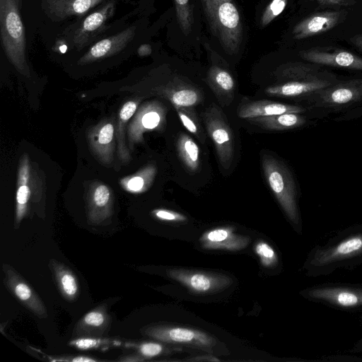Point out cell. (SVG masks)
<instances>
[{
  "mask_svg": "<svg viewBox=\"0 0 362 362\" xmlns=\"http://www.w3.org/2000/svg\"><path fill=\"white\" fill-rule=\"evenodd\" d=\"M213 33L225 51L238 52L243 41V25L233 0H201Z\"/></svg>",
  "mask_w": 362,
  "mask_h": 362,
  "instance_id": "4",
  "label": "cell"
},
{
  "mask_svg": "<svg viewBox=\"0 0 362 362\" xmlns=\"http://www.w3.org/2000/svg\"><path fill=\"white\" fill-rule=\"evenodd\" d=\"M115 8V1H110L83 21L74 31L72 37L73 44L77 49L83 48L102 32L107 21L113 15Z\"/></svg>",
  "mask_w": 362,
  "mask_h": 362,
  "instance_id": "14",
  "label": "cell"
},
{
  "mask_svg": "<svg viewBox=\"0 0 362 362\" xmlns=\"http://www.w3.org/2000/svg\"><path fill=\"white\" fill-rule=\"evenodd\" d=\"M359 322H360L361 325L362 326V315H361L359 317Z\"/></svg>",
  "mask_w": 362,
  "mask_h": 362,
  "instance_id": "46",
  "label": "cell"
},
{
  "mask_svg": "<svg viewBox=\"0 0 362 362\" xmlns=\"http://www.w3.org/2000/svg\"><path fill=\"white\" fill-rule=\"evenodd\" d=\"M136 28L129 27L122 31L95 42L78 60L79 64H86L108 57L122 51L132 40Z\"/></svg>",
  "mask_w": 362,
  "mask_h": 362,
  "instance_id": "16",
  "label": "cell"
},
{
  "mask_svg": "<svg viewBox=\"0 0 362 362\" xmlns=\"http://www.w3.org/2000/svg\"><path fill=\"white\" fill-rule=\"evenodd\" d=\"M362 117V105L354 107L346 112L341 113L339 117L334 119L335 121H349Z\"/></svg>",
  "mask_w": 362,
  "mask_h": 362,
  "instance_id": "39",
  "label": "cell"
},
{
  "mask_svg": "<svg viewBox=\"0 0 362 362\" xmlns=\"http://www.w3.org/2000/svg\"><path fill=\"white\" fill-rule=\"evenodd\" d=\"M151 47L150 45L144 44L138 49V54L141 57L148 56L151 53Z\"/></svg>",
  "mask_w": 362,
  "mask_h": 362,
  "instance_id": "43",
  "label": "cell"
},
{
  "mask_svg": "<svg viewBox=\"0 0 362 362\" xmlns=\"http://www.w3.org/2000/svg\"><path fill=\"white\" fill-rule=\"evenodd\" d=\"M325 361H362V358L350 356H329L325 358Z\"/></svg>",
  "mask_w": 362,
  "mask_h": 362,
  "instance_id": "41",
  "label": "cell"
},
{
  "mask_svg": "<svg viewBox=\"0 0 362 362\" xmlns=\"http://www.w3.org/2000/svg\"><path fill=\"white\" fill-rule=\"evenodd\" d=\"M177 151L181 161L189 172H196L200 165V149L197 143L189 135L181 133L177 143Z\"/></svg>",
  "mask_w": 362,
  "mask_h": 362,
  "instance_id": "27",
  "label": "cell"
},
{
  "mask_svg": "<svg viewBox=\"0 0 362 362\" xmlns=\"http://www.w3.org/2000/svg\"><path fill=\"white\" fill-rule=\"evenodd\" d=\"M165 114L164 107L159 103L153 102L144 106L129 126V139L139 141L146 131L161 127L165 121Z\"/></svg>",
  "mask_w": 362,
  "mask_h": 362,
  "instance_id": "18",
  "label": "cell"
},
{
  "mask_svg": "<svg viewBox=\"0 0 362 362\" xmlns=\"http://www.w3.org/2000/svg\"><path fill=\"white\" fill-rule=\"evenodd\" d=\"M104 0H43L47 13L56 21L81 16Z\"/></svg>",
  "mask_w": 362,
  "mask_h": 362,
  "instance_id": "23",
  "label": "cell"
},
{
  "mask_svg": "<svg viewBox=\"0 0 362 362\" xmlns=\"http://www.w3.org/2000/svg\"><path fill=\"white\" fill-rule=\"evenodd\" d=\"M114 197L106 185L94 183L86 194L87 221L91 226L107 224L113 214Z\"/></svg>",
  "mask_w": 362,
  "mask_h": 362,
  "instance_id": "13",
  "label": "cell"
},
{
  "mask_svg": "<svg viewBox=\"0 0 362 362\" xmlns=\"http://www.w3.org/2000/svg\"><path fill=\"white\" fill-rule=\"evenodd\" d=\"M288 0H272L262 13L260 19L262 27L269 24L276 17L283 12Z\"/></svg>",
  "mask_w": 362,
  "mask_h": 362,
  "instance_id": "36",
  "label": "cell"
},
{
  "mask_svg": "<svg viewBox=\"0 0 362 362\" xmlns=\"http://www.w3.org/2000/svg\"><path fill=\"white\" fill-rule=\"evenodd\" d=\"M4 284L8 291L29 311L39 318L48 316L40 296L24 278L10 264H2Z\"/></svg>",
  "mask_w": 362,
  "mask_h": 362,
  "instance_id": "11",
  "label": "cell"
},
{
  "mask_svg": "<svg viewBox=\"0 0 362 362\" xmlns=\"http://www.w3.org/2000/svg\"><path fill=\"white\" fill-rule=\"evenodd\" d=\"M166 273L170 278L199 295L220 292L233 284V279L228 276L204 271L170 269Z\"/></svg>",
  "mask_w": 362,
  "mask_h": 362,
  "instance_id": "10",
  "label": "cell"
},
{
  "mask_svg": "<svg viewBox=\"0 0 362 362\" xmlns=\"http://www.w3.org/2000/svg\"><path fill=\"white\" fill-rule=\"evenodd\" d=\"M281 83L267 87V94L304 101L315 92L329 87L340 79L322 66L313 63H293L278 73Z\"/></svg>",
  "mask_w": 362,
  "mask_h": 362,
  "instance_id": "2",
  "label": "cell"
},
{
  "mask_svg": "<svg viewBox=\"0 0 362 362\" xmlns=\"http://www.w3.org/2000/svg\"><path fill=\"white\" fill-rule=\"evenodd\" d=\"M262 166L266 180L286 216L294 228L301 230L298 192L292 173L281 161L264 154Z\"/></svg>",
  "mask_w": 362,
  "mask_h": 362,
  "instance_id": "5",
  "label": "cell"
},
{
  "mask_svg": "<svg viewBox=\"0 0 362 362\" xmlns=\"http://www.w3.org/2000/svg\"><path fill=\"white\" fill-rule=\"evenodd\" d=\"M349 351L351 353H362V338L354 344Z\"/></svg>",
  "mask_w": 362,
  "mask_h": 362,
  "instance_id": "45",
  "label": "cell"
},
{
  "mask_svg": "<svg viewBox=\"0 0 362 362\" xmlns=\"http://www.w3.org/2000/svg\"><path fill=\"white\" fill-rule=\"evenodd\" d=\"M344 16L345 13L339 11L315 13L303 19L293 28V38L302 40L329 30L335 27Z\"/></svg>",
  "mask_w": 362,
  "mask_h": 362,
  "instance_id": "17",
  "label": "cell"
},
{
  "mask_svg": "<svg viewBox=\"0 0 362 362\" xmlns=\"http://www.w3.org/2000/svg\"><path fill=\"white\" fill-rule=\"evenodd\" d=\"M300 57L308 62L340 69L362 71V58L346 50L315 47L303 50Z\"/></svg>",
  "mask_w": 362,
  "mask_h": 362,
  "instance_id": "12",
  "label": "cell"
},
{
  "mask_svg": "<svg viewBox=\"0 0 362 362\" xmlns=\"http://www.w3.org/2000/svg\"><path fill=\"white\" fill-rule=\"evenodd\" d=\"M305 106L259 100L245 103L238 108V115L242 119L277 115L284 113H305Z\"/></svg>",
  "mask_w": 362,
  "mask_h": 362,
  "instance_id": "21",
  "label": "cell"
},
{
  "mask_svg": "<svg viewBox=\"0 0 362 362\" xmlns=\"http://www.w3.org/2000/svg\"><path fill=\"white\" fill-rule=\"evenodd\" d=\"M127 348L134 349L144 361L158 356L165 352L164 346L154 341H127Z\"/></svg>",
  "mask_w": 362,
  "mask_h": 362,
  "instance_id": "34",
  "label": "cell"
},
{
  "mask_svg": "<svg viewBox=\"0 0 362 362\" xmlns=\"http://www.w3.org/2000/svg\"><path fill=\"white\" fill-rule=\"evenodd\" d=\"M202 118L215 146L220 164L224 168H229L234 158L235 139L225 115L213 104L204 112Z\"/></svg>",
  "mask_w": 362,
  "mask_h": 362,
  "instance_id": "9",
  "label": "cell"
},
{
  "mask_svg": "<svg viewBox=\"0 0 362 362\" xmlns=\"http://www.w3.org/2000/svg\"><path fill=\"white\" fill-rule=\"evenodd\" d=\"M321 5L328 6H351L355 4L354 0H315Z\"/></svg>",
  "mask_w": 362,
  "mask_h": 362,
  "instance_id": "40",
  "label": "cell"
},
{
  "mask_svg": "<svg viewBox=\"0 0 362 362\" xmlns=\"http://www.w3.org/2000/svg\"><path fill=\"white\" fill-rule=\"evenodd\" d=\"M163 94L175 107H192L201 101L200 92L194 87L185 83L170 85L163 88Z\"/></svg>",
  "mask_w": 362,
  "mask_h": 362,
  "instance_id": "26",
  "label": "cell"
},
{
  "mask_svg": "<svg viewBox=\"0 0 362 362\" xmlns=\"http://www.w3.org/2000/svg\"><path fill=\"white\" fill-rule=\"evenodd\" d=\"M308 300L346 311L362 312V284L327 282L301 291Z\"/></svg>",
  "mask_w": 362,
  "mask_h": 362,
  "instance_id": "7",
  "label": "cell"
},
{
  "mask_svg": "<svg viewBox=\"0 0 362 362\" xmlns=\"http://www.w3.org/2000/svg\"><path fill=\"white\" fill-rule=\"evenodd\" d=\"M144 335L163 343L178 344L204 351L211 350L217 344L213 336L192 328L167 325H151L141 330Z\"/></svg>",
  "mask_w": 362,
  "mask_h": 362,
  "instance_id": "8",
  "label": "cell"
},
{
  "mask_svg": "<svg viewBox=\"0 0 362 362\" xmlns=\"http://www.w3.org/2000/svg\"><path fill=\"white\" fill-rule=\"evenodd\" d=\"M138 107V102L129 100L125 103L119 110L117 129L115 131L117 141V154L121 161L128 163L131 158L126 146L124 140V129L128 120L135 113Z\"/></svg>",
  "mask_w": 362,
  "mask_h": 362,
  "instance_id": "28",
  "label": "cell"
},
{
  "mask_svg": "<svg viewBox=\"0 0 362 362\" xmlns=\"http://www.w3.org/2000/svg\"><path fill=\"white\" fill-rule=\"evenodd\" d=\"M151 214L155 218L161 221L185 222L187 220L185 215L166 209H156Z\"/></svg>",
  "mask_w": 362,
  "mask_h": 362,
  "instance_id": "37",
  "label": "cell"
},
{
  "mask_svg": "<svg viewBox=\"0 0 362 362\" xmlns=\"http://www.w3.org/2000/svg\"><path fill=\"white\" fill-rule=\"evenodd\" d=\"M175 109L183 126L204 142V132L192 107H179Z\"/></svg>",
  "mask_w": 362,
  "mask_h": 362,
  "instance_id": "32",
  "label": "cell"
},
{
  "mask_svg": "<svg viewBox=\"0 0 362 362\" xmlns=\"http://www.w3.org/2000/svg\"><path fill=\"white\" fill-rule=\"evenodd\" d=\"M208 81L214 91L221 97L228 98L233 93L235 81L229 72L217 66L210 68Z\"/></svg>",
  "mask_w": 362,
  "mask_h": 362,
  "instance_id": "30",
  "label": "cell"
},
{
  "mask_svg": "<svg viewBox=\"0 0 362 362\" xmlns=\"http://www.w3.org/2000/svg\"><path fill=\"white\" fill-rule=\"evenodd\" d=\"M250 242L248 236L240 235L231 227H218L205 232L200 238L202 247L208 250L236 251L245 248Z\"/></svg>",
  "mask_w": 362,
  "mask_h": 362,
  "instance_id": "20",
  "label": "cell"
},
{
  "mask_svg": "<svg viewBox=\"0 0 362 362\" xmlns=\"http://www.w3.org/2000/svg\"><path fill=\"white\" fill-rule=\"evenodd\" d=\"M22 0H0L1 37L4 52L12 64L29 74L25 59V36L21 16Z\"/></svg>",
  "mask_w": 362,
  "mask_h": 362,
  "instance_id": "6",
  "label": "cell"
},
{
  "mask_svg": "<svg viewBox=\"0 0 362 362\" xmlns=\"http://www.w3.org/2000/svg\"><path fill=\"white\" fill-rule=\"evenodd\" d=\"M350 42L362 52V35H357L350 39Z\"/></svg>",
  "mask_w": 362,
  "mask_h": 362,
  "instance_id": "44",
  "label": "cell"
},
{
  "mask_svg": "<svg viewBox=\"0 0 362 362\" xmlns=\"http://www.w3.org/2000/svg\"><path fill=\"white\" fill-rule=\"evenodd\" d=\"M68 345L81 351H106L117 347H127V341L118 339L95 337L71 338Z\"/></svg>",
  "mask_w": 362,
  "mask_h": 362,
  "instance_id": "29",
  "label": "cell"
},
{
  "mask_svg": "<svg viewBox=\"0 0 362 362\" xmlns=\"http://www.w3.org/2000/svg\"><path fill=\"white\" fill-rule=\"evenodd\" d=\"M362 265V225L337 232L309 252L303 269L309 277L328 276L339 269L351 270Z\"/></svg>",
  "mask_w": 362,
  "mask_h": 362,
  "instance_id": "1",
  "label": "cell"
},
{
  "mask_svg": "<svg viewBox=\"0 0 362 362\" xmlns=\"http://www.w3.org/2000/svg\"><path fill=\"white\" fill-rule=\"evenodd\" d=\"M156 175L155 166H148L136 174L122 180L123 187L132 192H141L147 189L152 183Z\"/></svg>",
  "mask_w": 362,
  "mask_h": 362,
  "instance_id": "31",
  "label": "cell"
},
{
  "mask_svg": "<svg viewBox=\"0 0 362 362\" xmlns=\"http://www.w3.org/2000/svg\"><path fill=\"white\" fill-rule=\"evenodd\" d=\"M255 250L263 266L273 267L277 264L279 262L278 256L272 247L266 242L259 241L257 243Z\"/></svg>",
  "mask_w": 362,
  "mask_h": 362,
  "instance_id": "35",
  "label": "cell"
},
{
  "mask_svg": "<svg viewBox=\"0 0 362 362\" xmlns=\"http://www.w3.org/2000/svg\"><path fill=\"white\" fill-rule=\"evenodd\" d=\"M115 127L112 121L100 122L88 133L90 148L103 164H110L115 151Z\"/></svg>",
  "mask_w": 362,
  "mask_h": 362,
  "instance_id": "19",
  "label": "cell"
},
{
  "mask_svg": "<svg viewBox=\"0 0 362 362\" xmlns=\"http://www.w3.org/2000/svg\"><path fill=\"white\" fill-rule=\"evenodd\" d=\"M108 308L107 303H103L86 313L74 325L71 338L105 337L112 324Z\"/></svg>",
  "mask_w": 362,
  "mask_h": 362,
  "instance_id": "15",
  "label": "cell"
},
{
  "mask_svg": "<svg viewBox=\"0 0 362 362\" xmlns=\"http://www.w3.org/2000/svg\"><path fill=\"white\" fill-rule=\"evenodd\" d=\"M118 360L119 361H124V362H139V361H144V360L136 353L133 352L131 354H125L123 356H121Z\"/></svg>",
  "mask_w": 362,
  "mask_h": 362,
  "instance_id": "42",
  "label": "cell"
},
{
  "mask_svg": "<svg viewBox=\"0 0 362 362\" xmlns=\"http://www.w3.org/2000/svg\"><path fill=\"white\" fill-rule=\"evenodd\" d=\"M256 126L269 130H286L305 125L308 119L304 113H284L277 115L259 117L247 119Z\"/></svg>",
  "mask_w": 362,
  "mask_h": 362,
  "instance_id": "25",
  "label": "cell"
},
{
  "mask_svg": "<svg viewBox=\"0 0 362 362\" xmlns=\"http://www.w3.org/2000/svg\"><path fill=\"white\" fill-rule=\"evenodd\" d=\"M30 178L28 158L23 156L19 165L17 178V191L16 197V214L14 228L18 229L23 219L28 215V202L30 197V188L28 185Z\"/></svg>",
  "mask_w": 362,
  "mask_h": 362,
  "instance_id": "24",
  "label": "cell"
},
{
  "mask_svg": "<svg viewBox=\"0 0 362 362\" xmlns=\"http://www.w3.org/2000/svg\"><path fill=\"white\" fill-rule=\"evenodd\" d=\"M47 360L52 362H98L100 359L85 355H62V356H46Z\"/></svg>",
  "mask_w": 362,
  "mask_h": 362,
  "instance_id": "38",
  "label": "cell"
},
{
  "mask_svg": "<svg viewBox=\"0 0 362 362\" xmlns=\"http://www.w3.org/2000/svg\"><path fill=\"white\" fill-rule=\"evenodd\" d=\"M176 15L182 33L187 35L192 30L193 16L189 0H174Z\"/></svg>",
  "mask_w": 362,
  "mask_h": 362,
  "instance_id": "33",
  "label": "cell"
},
{
  "mask_svg": "<svg viewBox=\"0 0 362 362\" xmlns=\"http://www.w3.org/2000/svg\"><path fill=\"white\" fill-rule=\"evenodd\" d=\"M304 102L308 112L317 118L346 112L362 105V78L339 80L315 92Z\"/></svg>",
  "mask_w": 362,
  "mask_h": 362,
  "instance_id": "3",
  "label": "cell"
},
{
  "mask_svg": "<svg viewBox=\"0 0 362 362\" xmlns=\"http://www.w3.org/2000/svg\"><path fill=\"white\" fill-rule=\"evenodd\" d=\"M48 267L63 298L70 303L75 302L80 296L81 288L74 272L66 264L54 258L49 259Z\"/></svg>",
  "mask_w": 362,
  "mask_h": 362,
  "instance_id": "22",
  "label": "cell"
}]
</instances>
